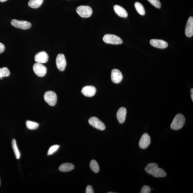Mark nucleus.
<instances>
[{
	"mask_svg": "<svg viewBox=\"0 0 193 193\" xmlns=\"http://www.w3.org/2000/svg\"><path fill=\"white\" fill-rule=\"evenodd\" d=\"M151 143V138L147 133L142 135L139 141V146L142 149H146L149 146Z\"/></svg>",
	"mask_w": 193,
	"mask_h": 193,
	"instance_id": "nucleus-9",
	"label": "nucleus"
},
{
	"mask_svg": "<svg viewBox=\"0 0 193 193\" xmlns=\"http://www.w3.org/2000/svg\"><path fill=\"white\" fill-rule=\"evenodd\" d=\"M114 12L119 16L123 18H127L128 14L126 9L119 5H116L114 6Z\"/></svg>",
	"mask_w": 193,
	"mask_h": 193,
	"instance_id": "nucleus-16",
	"label": "nucleus"
},
{
	"mask_svg": "<svg viewBox=\"0 0 193 193\" xmlns=\"http://www.w3.org/2000/svg\"><path fill=\"white\" fill-rule=\"evenodd\" d=\"M114 192H109V193H114Z\"/></svg>",
	"mask_w": 193,
	"mask_h": 193,
	"instance_id": "nucleus-33",
	"label": "nucleus"
},
{
	"mask_svg": "<svg viewBox=\"0 0 193 193\" xmlns=\"http://www.w3.org/2000/svg\"><path fill=\"white\" fill-rule=\"evenodd\" d=\"M103 39L104 42L107 44L116 45L121 44L123 43L122 40L121 38L114 34H106Z\"/></svg>",
	"mask_w": 193,
	"mask_h": 193,
	"instance_id": "nucleus-2",
	"label": "nucleus"
},
{
	"mask_svg": "<svg viewBox=\"0 0 193 193\" xmlns=\"http://www.w3.org/2000/svg\"><path fill=\"white\" fill-rule=\"evenodd\" d=\"M76 12L83 18H88L91 16L92 14V9L91 7L87 6H81L78 7Z\"/></svg>",
	"mask_w": 193,
	"mask_h": 193,
	"instance_id": "nucleus-3",
	"label": "nucleus"
},
{
	"mask_svg": "<svg viewBox=\"0 0 193 193\" xmlns=\"http://www.w3.org/2000/svg\"><path fill=\"white\" fill-rule=\"evenodd\" d=\"M33 70L36 75L40 77H43L45 76L47 72L46 67L42 64L36 63L33 66Z\"/></svg>",
	"mask_w": 193,
	"mask_h": 193,
	"instance_id": "nucleus-6",
	"label": "nucleus"
},
{
	"mask_svg": "<svg viewBox=\"0 0 193 193\" xmlns=\"http://www.w3.org/2000/svg\"><path fill=\"white\" fill-rule=\"evenodd\" d=\"M89 123L92 126L97 129L103 131L105 129V125L104 123L96 117H92L88 121Z\"/></svg>",
	"mask_w": 193,
	"mask_h": 193,
	"instance_id": "nucleus-7",
	"label": "nucleus"
},
{
	"mask_svg": "<svg viewBox=\"0 0 193 193\" xmlns=\"http://www.w3.org/2000/svg\"><path fill=\"white\" fill-rule=\"evenodd\" d=\"M48 58L47 53L44 51H42L36 54L35 56L34 60L36 63L42 64L47 62Z\"/></svg>",
	"mask_w": 193,
	"mask_h": 193,
	"instance_id": "nucleus-11",
	"label": "nucleus"
},
{
	"mask_svg": "<svg viewBox=\"0 0 193 193\" xmlns=\"http://www.w3.org/2000/svg\"><path fill=\"white\" fill-rule=\"evenodd\" d=\"M0 184H1V183H0Z\"/></svg>",
	"mask_w": 193,
	"mask_h": 193,
	"instance_id": "nucleus-34",
	"label": "nucleus"
},
{
	"mask_svg": "<svg viewBox=\"0 0 193 193\" xmlns=\"http://www.w3.org/2000/svg\"><path fill=\"white\" fill-rule=\"evenodd\" d=\"M185 122V117L182 114H178L176 116L171 125V127L174 130H178L183 127Z\"/></svg>",
	"mask_w": 193,
	"mask_h": 193,
	"instance_id": "nucleus-1",
	"label": "nucleus"
},
{
	"mask_svg": "<svg viewBox=\"0 0 193 193\" xmlns=\"http://www.w3.org/2000/svg\"><path fill=\"white\" fill-rule=\"evenodd\" d=\"M127 114L126 109L125 107L120 108L117 111V117L119 122L122 124L125 122L126 119Z\"/></svg>",
	"mask_w": 193,
	"mask_h": 193,
	"instance_id": "nucleus-15",
	"label": "nucleus"
},
{
	"mask_svg": "<svg viewBox=\"0 0 193 193\" xmlns=\"http://www.w3.org/2000/svg\"><path fill=\"white\" fill-rule=\"evenodd\" d=\"M86 193H93L94 192L93 188L91 186L88 185L87 186L86 191Z\"/></svg>",
	"mask_w": 193,
	"mask_h": 193,
	"instance_id": "nucleus-29",
	"label": "nucleus"
},
{
	"mask_svg": "<svg viewBox=\"0 0 193 193\" xmlns=\"http://www.w3.org/2000/svg\"><path fill=\"white\" fill-rule=\"evenodd\" d=\"M60 146L59 145H54L50 147L48 151L47 154L48 155H51L54 154L60 148Z\"/></svg>",
	"mask_w": 193,
	"mask_h": 193,
	"instance_id": "nucleus-26",
	"label": "nucleus"
},
{
	"mask_svg": "<svg viewBox=\"0 0 193 193\" xmlns=\"http://www.w3.org/2000/svg\"><path fill=\"white\" fill-rule=\"evenodd\" d=\"M191 98L192 99V101H193V89H191Z\"/></svg>",
	"mask_w": 193,
	"mask_h": 193,
	"instance_id": "nucleus-31",
	"label": "nucleus"
},
{
	"mask_svg": "<svg viewBox=\"0 0 193 193\" xmlns=\"http://www.w3.org/2000/svg\"><path fill=\"white\" fill-rule=\"evenodd\" d=\"M7 1V0H0V2H5V1Z\"/></svg>",
	"mask_w": 193,
	"mask_h": 193,
	"instance_id": "nucleus-32",
	"label": "nucleus"
},
{
	"mask_svg": "<svg viewBox=\"0 0 193 193\" xmlns=\"http://www.w3.org/2000/svg\"><path fill=\"white\" fill-rule=\"evenodd\" d=\"M151 189L149 186L145 185L142 188L141 191V193H149L151 192Z\"/></svg>",
	"mask_w": 193,
	"mask_h": 193,
	"instance_id": "nucleus-28",
	"label": "nucleus"
},
{
	"mask_svg": "<svg viewBox=\"0 0 193 193\" xmlns=\"http://www.w3.org/2000/svg\"><path fill=\"white\" fill-rule=\"evenodd\" d=\"M90 168L95 173H98L100 171V168L97 161L95 160H92L90 163Z\"/></svg>",
	"mask_w": 193,
	"mask_h": 193,
	"instance_id": "nucleus-23",
	"label": "nucleus"
},
{
	"mask_svg": "<svg viewBox=\"0 0 193 193\" xmlns=\"http://www.w3.org/2000/svg\"><path fill=\"white\" fill-rule=\"evenodd\" d=\"M10 74V71L7 68L5 67L0 68V78L8 76Z\"/></svg>",
	"mask_w": 193,
	"mask_h": 193,
	"instance_id": "nucleus-25",
	"label": "nucleus"
},
{
	"mask_svg": "<svg viewBox=\"0 0 193 193\" xmlns=\"http://www.w3.org/2000/svg\"><path fill=\"white\" fill-rule=\"evenodd\" d=\"M12 147L14 152L15 157L17 159H19L20 157V154L17 147L16 141L15 139H13L12 142Z\"/></svg>",
	"mask_w": 193,
	"mask_h": 193,
	"instance_id": "nucleus-21",
	"label": "nucleus"
},
{
	"mask_svg": "<svg viewBox=\"0 0 193 193\" xmlns=\"http://www.w3.org/2000/svg\"><path fill=\"white\" fill-rule=\"evenodd\" d=\"M150 43L153 47L160 49H164L168 46V42L161 39H152Z\"/></svg>",
	"mask_w": 193,
	"mask_h": 193,
	"instance_id": "nucleus-13",
	"label": "nucleus"
},
{
	"mask_svg": "<svg viewBox=\"0 0 193 193\" xmlns=\"http://www.w3.org/2000/svg\"><path fill=\"white\" fill-rule=\"evenodd\" d=\"M26 125L27 128L31 130L37 129L39 126V124L38 123L30 121H27Z\"/></svg>",
	"mask_w": 193,
	"mask_h": 193,
	"instance_id": "nucleus-24",
	"label": "nucleus"
},
{
	"mask_svg": "<svg viewBox=\"0 0 193 193\" xmlns=\"http://www.w3.org/2000/svg\"><path fill=\"white\" fill-rule=\"evenodd\" d=\"M56 64L57 68L61 71H63L67 65L66 60L65 56L63 54H59L56 57Z\"/></svg>",
	"mask_w": 193,
	"mask_h": 193,
	"instance_id": "nucleus-8",
	"label": "nucleus"
},
{
	"mask_svg": "<svg viewBox=\"0 0 193 193\" xmlns=\"http://www.w3.org/2000/svg\"><path fill=\"white\" fill-rule=\"evenodd\" d=\"M135 6L137 11L142 15H145V10L144 7L141 3L136 2L135 3Z\"/></svg>",
	"mask_w": 193,
	"mask_h": 193,
	"instance_id": "nucleus-22",
	"label": "nucleus"
},
{
	"mask_svg": "<svg viewBox=\"0 0 193 193\" xmlns=\"http://www.w3.org/2000/svg\"><path fill=\"white\" fill-rule=\"evenodd\" d=\"M43 2V0H29L28 5L31 8H37L41 6Z\"/></svg>",
	"mask_w": 193,
	"mask_h": 193,
	"instance_id": "nucleus-19",
	"label": "nucleus"
},
{
	"mask_svg": "<svg viewBox=\"0 0 193 193\" xmlns=\"http://www.w3.org/2000/svg\"><path fill=\"white\" fill-rule=\"evenodd\" d=\"M74 165L72 163H63L60 165L59 168V170L62 172H68L74 169Z\"/></svg>",
	"mask_w": 193,
	"mask_h": 193,
	"instance_id": "nucleus-17",
	"label": "nucleus"
},
{
	"mask_svg": "<svg viewBox=\"0 0 193 193\" xmlns=\"http://www.w3.org/2000/svg\"><path fill=\"white\" fill-rule=\"evenodd\" d=\"M82 93L86 97H92L96 93V90L95 87L91 86H86L82 90Z\"/></svg>",
	"mask_w": 193,
	"mask_h": 193,
	"instance_id": "nucleus-12",
	"label": "nucleus"
},
{
	"mask_svg": "<svg viewBox=\"0 0 193 193\" xmlns=\"http://www.w3.org/2000/svg\"><path fill=\"white\" fill-rule=\"evenodd\" d=\"M44 99L49 105L52 106H55L57 102V95L55 92L48 91L45 93Z\"/></svg>",
	"mask_w": 193,
	"mask_h": 193,
	"instance_id": "nucleus-4",
	"label": "nucleus"
},
{
	"mask_svg": "<svg viewBox=\"0 0 193 193\" xmlns=\"http://www.w3.org/2000/svg\"><path fill=\"white\" fill-rule=\"evenodd\" d=\"M12 25L17 28H20L23 30L30 28L31 24L26 21L20 20L15 19L12 20L11 22Z\"/></svg>",
	"mask_w": 193,
	"mask_h": 193,
	"instance_id": "nucleus-5",
	"label": "nucleus"
},
{
	"mask_svg": "<svg viewBox=\"0 0 193 193\" xmlns=\"http://www.w3.org/2000/svg\"><path fill=\"white\" fill-rule=\"evenodd\" d=\"M185 35L188 37H191L193 35V17H190L188 20L186 25Z\"/></svg>",
	"mask_w": 193,
	"mask_h": 193,
	"instance_id": "nucleus-14",
	"label": "nucleus"
},
{
	"mask_svg": "<svg viewBox=\"0 0 193 193\" xmlns=\"http://www.w3.org/2000/svg\"><path fill=\"white\" fill-rule=\"evenodd\" d=\"M158 168H159V166L156 163H149L146 167L145 170L149 174L152 175L154 171Z\"/></svg>",
	"mask_w": 193,
	"mask_h": 193,
	"instance_id": "nucleus-18",
	"label": "nucleus"
},
{
	"mask_svg": "<svg viewBox=\"0 0 193 193\" xmlns=\"http://www.w3.org/2000/svg\"><path fill=\"white\" fill-rule=\"evenodd\" d=\"M123 78L122 74L119 69H114L112 71L111 79L113 82L119 83L122 81Z\"/></svg>",
	"mask_w": 193,
	"mask_h": 193,
	"instance_id": "nucleus-10",
	"label": "nucleus"
},
{
	"mask_svg": "<svg viewBox=\"0 0 193 193\" xmlns=\"http://www.w3.org/2000/svg\"><path fill=\"white\" fill-rule=\"evenodd\" d=\"M152 175L155 177H163L166 176L167 174L164 170L161 168H158L154 171Z\"/></svg>",
	"mask_w": 193,
	"mask_h": 193,
	"instance_id": "nucleus-20",
	"label": "nucleus"
},
{
	"mask_svg": "<svg viewBox=\"0 0 193 193\" xmlns=\"http://www.w3.org/2000/svg\"><path fill=\"white\" fill-rule=\"evenodd\" d=\"M153 6L157 8L161 7V3L159 0H148Z\"/></svg>",
	"mask_w": 193,
	"mask_h": 193,
	"instance_id": "nucleus-27",
	"label": "nucleus"
},
{
	"mask_svg": "<svg viewBox=\"0 0 193 193\" xmlns=\"http://www.w3.org/2000/svg\"><path fill=\"white\" fill-rule=\"evenodd\" d=\"M5 46L3 43H0V54L2 53L4 51Z\"/></svg>",
	"mask_w": 193,
	"mask_h": 193,
	"instance_id": "nucleus-30",
	"label": "nucleus"
}]
</instances>
